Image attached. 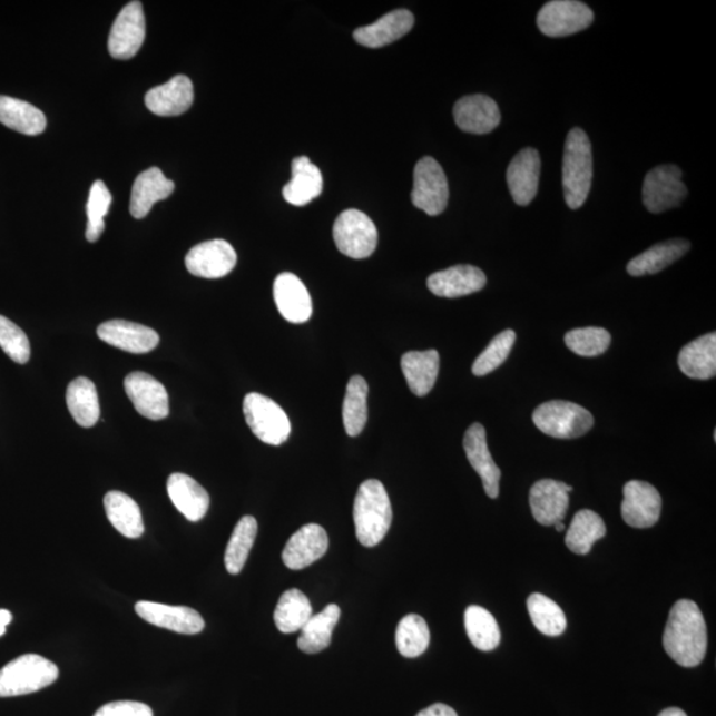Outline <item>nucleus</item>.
Here are the masks:
<instances>
[{"mask_svg": "<svg viewBox=\"0 0 716 716\" xmlns=\"http://www.w3.org/2000/svg\"><path fill=\"white\" fill-rule=\"evenodd\" d=\"M464 627L472 645L482 651L497 649L500 644L499 625L489 610L478 605L465 609Z\"/></svg>", "mask_w": 716, "mask_h": 716, "instance_id": "40", "label": "nucleus"}, {"mask_svg": "<svg viewBox=\"0 0 716 716\" xmlns=\"http://www.w3.org/2000/svg\"><path fill=\"white\" fill-rule=\"evenodd\" d=\"M0 347L17 364L24 365L31 357L30 340L11 320L0 316Z\"/></svg>", "mask_w": 716, "mask_h": 716, "instance_id": "46", "label": "nucleus"}, {"mask_svg": "<svg viewBox=\"0 0 716 716\" xmlns=\"http://www.w3.org/2000/svg\"><path fill=\"white\" fill-rule=\"evenodd\" d=\"M533 423L552 438L572 440L586 435L594 428V415L586 408L569 401H549L534 410Z\"/></svg>", "mask_w": 716, "mask_h": 716, "instance_id": "5", "label": "nucleus"}, {"mask_svg": "<svg viewBox=\"0 0 716 716\" xmlns=\"http://www.w3.org/2000/svg\"><path fill=\"white\" fill-rule=\"evenodd\" d=\"M243 413L248 428L262 442L279 447L288 440V415L274 400L259 393H249L243 401Z\"/></svg>", "mask_w": 716, "mask_h": 716, "instance_id": "6", "label": "nucleus"}, {"mask_svg": "<svg viewBox=\"0 0 716 716\" xmlns=\"http://www.w3.org/2000/svg\"><path fill=\"white\" fill-rule=\"evenodd\" d=\"M136 614L155 627L179 632V635H198L205 629V620L197 610L187 607L138 601Z\"/></svg>", "mask_w": 716, "mask_h": 716, "instance_id": "15", "label": "nucleus"}, {"mask_svg": "<svg viewBox=\"0 0 716 716\" xmlns=\"http://www.w3.org/2000/svg\"><path fill=\"white\" fill-rule=\"evenodd\" d=\"M485 283L488 277L481 268L461 264L430 275L428 287L435 296L455 298L482 291Z\"/></svg>", "mask_w": 716, "mask_h": 716, "instance_id": "22", "label": "nucleus"}, {"mask_svg": "<svg viewBox=\"0 0 716 716\" xmlns=\"http://www.w3.org/2000/svg\"><path fill=\"white\" fill-rule=\"evenodd\" d=\"M541 161L539 151L532 148L520 150L507 169V184L513 200L528 206L539 190Z\"/></svg>", "mask_w": 716, "mask_h": 716, "instance_id": "21", "label": "nucleus"}, {"mask_svg": "<svg viewBox=\"0 0 716 716\" xmlns=\"http://www.w3.org/2000/svg\"><path fill=\"white\" fill-rule=\"evenodd\" d=\"M658 716H687V715L684 710H680V708L670 707V708H666V710L660 713Z\"/></svg>", "mask_w": 716, "mask_h": 716, "instance_id": "50", "label": "nucleus"}, {"mask_svg": "<svg viewBox=\"0 0 716 716\" xmlns=\"http://www.w3.org/2000/svg\"><path fill=\"white\" fill-rule=\"evenodd\" d=\"M59 667L38 655H24L0 669V698L40 692L59 678Z\"/></svg>", "mask_w": 716, "mask_h": 716, "instance_id": "4", "label": "nucleus"}, {"mask_svg": "<svg viewBox=\"0 0 716 716\" xmlns=\"http://www.w3.org/2000/svg\"><path fill=\"white\" fill-rule=\"evenodd\" d=\"M194 88L189 78L178 75L164 86L149 90L145 96L146 107L151 114L161 117L180 116L190 109Z\"/></svg>", "mask_w": 716, "mask_h": 716, "instance_id": "23", "label": "nucleus"}, {"mask_svg": "<svg viewBox=\"0 0 716 716\" xmlns=\"http://www.w3.org/2000/svg\"><path fill=\"white\" fill-rule=\"evenodd\" d=\"M555 527H556V531H558V532H562V531L566 530V526L562 524L561 521H560V523H556Z\"/></svg>", "mask_w": 716, "mask_h": 716, "instance_id": "51", "label": "nucleus"}, {"mask_svg": "<svg viewBox=\"0 0 716 716\" xmlns=\"http://www.w3.org/2000/svg\"><path fill=\"white\" fill-rule=\"evenodd\" d=\"M687 187L683 170L676 165H660L646 174L643 186L644 205L653 214H660L683 204Z\"/></svg>", "mask_w": 716, "mask_h": 716, "instance_id": "9", "label": "nucleus"}, {"mask_svg": "<svg viewBox=\"0 0 716 716\" xmlns=\"http://www.w3.org/2000/svg\"><path fill=\"white\" fill-rule=\"evenodd\" d=\"M168 493L176 509L190 521L204 519L210 507V497L207 491L196 479L180 472L169 477Z\"/></svg>", "mask_w": 716, "mask_h": 716, "instance_id": "27", "label": "nucleus"}, {"mask_svg": "<svg viewBox=\"0 0 716 716\" xmlns=\"http://www.w3.org/2000/svg\"><path fill=\"white\" fill-rule=\"evenodd\" d=\"M607 534L599 513L590 510H581L576 513L571 527L567 532L566 545L573 553L588 555L597 540Z\"/></svg>", "mask_w": 716, "mask_h": 716, "instance_id": "36", "label": "nucleus"}, {"mask_svg": "<svg viewBox=\"0 0 716 716\" xmlns=\"http://www.w3.org/2000/svg\"><path fill=\"white\" fill-rule=\"evenodd\" d=\"M145 35L143 3L136 0L125 6L115 20L108 40L110 57L117 60L134 59L144 45Z\"/></svg>", "mask_w": 716, "mask_h": 716, "instance_id": "11", "label": "nucleus"}, {"mask_svg": "<svg viewBox=\"0 0 716 716\" xmlns=\"http://www.w3.org/2000/svg\"><path fill=\"white\" fill-rule=\"evenodd\" d=\"M663 510V498L650 483L630 481L624 485L621 513L625 523L632 528H650L657 523Z\"/></svg>", "mask_w": 716, "mask_h": 716, "instance_id": "14", "label": "nucleus"}, {"mask_svg": "<svg viewBox=\"0 0 716 716\" xmlns=\"http://www.w3.org/2000/svg\"><path fill=\"white\" fill-rule=\"evenodd\" d=\"M412 202L416 208L430 217H437L447 210L449 184L447 174L434 158L423 157L414 169Z\"/></svg>", "mask_w": 716, "mask_h": 716, "instance_id": "8", "label": "nucleus"}, {"mask_svg": "<svg viewBox=\"0 0 716 716\" xmlns=\"http://www.w3.org/2000/svg\"><path fill=\"white\" fill-rule=\"evenodd\" d=\"M401 367L410 392L416 398H425L440 373V353L435 350L408 352L401 359Z\"/></svg>", "mask_w": 716, "mask_h": 716, "instance_id": "29", "label": "nucleus"}, {"mask_svg": "<svg viewBox=\"0 0 716 716\" xmlns=\"http://www.w3.org/2000/svg\"><path fill=\"white\" fill-rule=\"evenodd\" d=\"M328 534L322 526L307 524L292 534L288 543L283 549L284 565L292 571H301L314 565L328 551Z\"/></svg>", "mask_w": 716, "mask_h": 716, "instance_id": "16", "label": "nucleus"}, {"mask_svg": "<svg viewBox=\"0 0 716 716\" xmlns=\"http://www.w3.org/2000/svg\"><path fill=\"white\" fill-rule=\"evenodd\" d=\"M256 534H258V521L254 517H243L235 526L225 553V566L228 573L239 575L245 568Z\"/></svg>", "mask_w": 716, "mask_h": 716, "instance_id": "39", "label": "nucleus"}, {"mask_svg": "<svg viewBox=\"0 0 716 716\" xmlns=\"http://www.w3.org/2000/svg\"><path fill=\"white\" fill-rule=\"evenodd\" d=\"M690 249V243L685 239H670L646 249L643 254L636 256L628 264V273L631 276L655 275L666 267L671 266L674 262L683 258Z\"/></svg>", "mask_w": 716, "mask_h": 716, "instance_id": "32", "label": "nucleus"}, {"mask_svg": "<svg viewBox=\"0 0 716 716\" xmlns=\"http://www.w3.org/2000/svg\"><path fill=\"white\" fill-rule=\"evenodd\" d=\"M312 616V605L302 590L290 589L281 597L274 614L276 628L284 635L302 630Z\"/></svg>", "mask_w": 716, "mask_h": 716, "instance_id": "37", "label": "nucleus"}, {"mask_svg": "<svg viewBox=\"0 0 716 716\" xmlns=\"http://www.w3.org/2000/svg\"><path fill=\"white\" fill-rule=\"evenodd\" d=\"M416 716H458V714L448 705L435 704L420 712Z\"/></svg>", "mask_w": 716, "mask_h": 716, "instance_id": "48", "label": "nucleus"}, {"mask_svg": "<svg viewBox=\"0 0 716 716\" xmlns=\"http://www.w3.org/2000/svg\"><path fill=\"white\" fill-rule=\"evenodd\" d=\"M414 17L408 10L386 13L377 22L360 27L353 32L354 40L367 48H381L394 43L413 29Z\"/></svg>", "mask_w": 716, "mask_h": 716, "instance_id": "25", "label": "nucleus"}, {"mask_svg": "<svg viewBox=\"0 0 716 716\" xmlns=\"http://www.w3.org/2000/svg\"><path fill=\"white\" fill-rule=\"evenodd\" d=\"M528 614L537 629L549 637L561 636L567 629L565 611L558 604L541 594H533L527 600Z\"/></svg>", "mask_w": 716, "mask_h": 716, "instance_id": "41", "label": "nucleus"}, {"mask_svg": "<svg viewBox=\"0 0 716 716\" xmlns=\"http://www.w3.org/2000/svg\"><path fill=\"white\" fill-rule=\"evenodd\" d=\"M516 342L517 333L512 330H506L499 333V335L492 339L489 346L479 354L474 365H472V373H474L477 377H483V375L497 371L498 367L502 366L506 360L509 359Z\"/></svg>", "mask_w": 716, "mask_h": 716, "instance_id": "44", "label": "nucleus"}, {"mask_svg": "<svg viewBox=\"0 0 716 716\" xmlns=\"http://www.w3.org/2000/svg\"><path fill=\"white\" fill-rule=\"evenodd\" d=\"M463 448L472 469H474L482 479L485 493H488L489 498L497 499L499 497V482L500 477H502V471H500L498 464L491 457L485 429L481 423H472L468 431H465Z\"/></svg>", "mask_w": 716, "mask_h": 716, "instance_id": "19", "label": "nucleus"}, {"mask_svg": "<svg viewBox=\"0 0 716 716\" xmlns=\"http://www.w3.org/2000/svg\"><path fill=\"white\" fill-rule=\"evenodd\" d=\"M679 370L693 380H710L716 374V335L707 333L683 347Z\"/></svg>", "mask_w": 716, "mask_h": 716, "instance_id": "30", "label": "nucleus"}, {"mask_svg": "<svg viewBox=\"0 0 716 716\" xmlns=\"http://www.w3.org/2000/svg\"><path fill=\"white\" fill-rule=\"evenodd\" d=\"M356 537L364 547H375L392 526L391 499L380 481L370 479L360 485L353 507Z\"/></svg>", "mask_w": 716, "mask_h": 716, "instance_id": "2", "label": "nucleus"}, {"mask_svg": "<svg viewBox=\"0 0 716 716\" xmlns=\"http://www.w3.org/2000/svg\"><path fill=\"white\" fill-rule=\"evenodd\" d=\"M97 336L104 343L135 354L149 353L156 350L159 343V336L155 330L127 320H110L102 323L97 328Z\"/></svg>", "mask_w": 716, "mask_h": 716, "instance_id": "18", "label": "nucleus"}, {"mask_svg": "<svg viewBox=\"0 0 716 716\" xmlns=\"http://www.w3.org/2000/svg\"><path fill=\"white\" fill-rule=\"evenodd\" d=\"M112 200V194H110L107 185L102 180H96L90 187L87 204L88 224L86 236L89 243L99 241L104 229H106L104 218L107 217Z\"/></svg>", "mask_w": 716, "mask_h": 716, "instance_id": "43", "label": "nucleus"}, {"mask_svg": "<svg viewBox=\"0 0 716 716\" xmlns=\"http://www.w3.org/2000/svg\"><path fill=\"white\" fill-rule=\"evenodd\" d=\"M125 392L137 412L150 421H161L169 415V394L165 386L144 372H134L124 381Z\"/></svg>", "mask_w": 716, "mask_h": 716, "instance_id": "13", "label": "nucleus"}, {"mask_svg": "<svg viewBox=\"0 0 716 716\" xmlns=\"http://www.w3.org/2000/svg\"><path fill=\"white\" fill-rule=\"evenodd\" d=\"M611 343L610 333L597 326L579 328L568 332L566 344L573 353L581 357H597L608 351Z\"/></svg>", "mask_w": 716, "mask_h": 716, "instance_id": "45", "label": "nucleus"}, {"mask_svg": "<svg viewBox=\"0 0 716 716\" xmlns=\"http://www.w3.org/2000/svg\"><path fill=\"white\" fill-rule=\"evenodd\" d=\"M333 239L339 252L347 258L366 259L377 247L379 233L366 214L351 208L339 215L333 226Z\"/></svg>", "mask_w": 716, "mask_h": 716, "instance_id": "7", "label": "nucleus"}, {"mask_svg": "<svg viewBox=\"0 0 716 716\" xmlns=\"http://www.w3.org/2000/svg\"><path fill=\"white\" fill-rule=\"evenodd\" d=\"M595 13L577 0H552L539 11L538 27L549 38H565L594 23Z\"/></svg>", "mask_w": 716, "mask_h": 716, "instance_id": "10", "label": "nucleus"}, {"mask_svg": "<svg viewBox=\"0 0 716 716\" xmlns=\"http://www.w3.org/2000/svg\"><path fill=\"white\" fill-rule=\"evenodd\" d=\"M454 118L458 128L471 135H488L502 120L498 104L485 95L462 97L454 106Z\"/></svg>", "mask_w": 716, "mask_h": 716, "instance_id": "20", "label": "nucleus"}, {"mask_svg": "<svg viewBox=\"0 0 716 716\" xmlns=\"http://www.w3.org/2000/svg\"><path fill=\"white\" fill-rule=\"evenodd\" d=\"M323 176L308 157H297L292 161V179L283 187V197L290 205L305 206L323 192Z\"/></svg>", "mask_w": 716, "mask_h": 716, "instance_id": "28", "label": "nucleus"}, {"mask_svg": "<svg viewBox=\"0 0 716 716\" xmlns=\"http://www.w3.org/2000/svg\"><path fill=\"white\" fill-rule=\"evenodd\" d=\"M0 122L26 136L41 135L47 127V118L40 109L9 96H0Z\"/></svg>", "mask_w": 716, "mask_h": 716, "instance_id": "33", "label": "nucleus"}, {"mask_svg": "<svg viewBox=\"0 0 716 716\" xmlns=\"http://www.w3.org/2000/svg\"><path fill=\"white\" fill-rule=\"evenodd\" d=\"M235 249L224 239H214L199 243L186 255L187 271L194 276L204 279H220L232 273L236 266Z\"/></svg>", "mask_w": 716, "mask_h": 716, "instance_id": "12", "label": "nucleus"}, {"mask_svg": "<svg viewBox=\"0 0 716 716\" xmlns=\"http://www.w3.org/2000/svg\"><path fill=\"white\" fill-rule=\"evenodd\" d=\"M94 716H153V710L141 702L117 700L104 705Z\"/></svg>", "mask_w": 716, "mask_h": 716, "instance_id": "47", "label": "nucleus"}, {"mask_svg": "<svg viewBox=\"0 0 716 716\" xmlns=\"http://www.w3.org/2000/svg\"><path fill=\"white\" fill-rule=\"evenodd\" d=\"M342 610L336 604H331L317 615H312L307 624L302 628V635L297 639L298 649L307 655H316L331 645L332 632L335 630Z\"/></svg>", "mask_w": 716, "mask_h": 716, "instance_id": "35", "label": "nucleus"}, {"mask_svg": "<svg viewBox=\"0 0 716 716\" xmlns=\"http://www.w3.org/2000/svg\"><path fill=\"white\" fill-rule=\"evenodd\" d=\"M573 489L552 479H541L530 491V506L534 520L541 526H555L566 518L569 492Z\"/></svg>", "mask_w": 716, "mask_h": 716, "instance_id": "17", "label": "nucleus"}, {"mask_svg": "<svg viewBox=\"0 0 716 716\" xmlns=\"http://www.w3.org/2000/svg\"><path fill=\"white\" fill-rule=\"evenodd\" d=\"M664 648L680 666H698L706 657L707 628L698 605L679 600L670 610L664 632Z\"/></svg>", "mask_w": 716, "mask_h": 716, "instance_id": "1", "label": "nucleus"}, {"mask_svg": "<svg viewBox=\"0 0 716 716\" xmlns=\"http://www.w3.org/2000/svg\"><path fill=\"white\" fill-rule=\"evenodd\" d=\"M176 185L166 178L161 169L145 170L135 180L130 197V214L136 219H144L158 200L168 199Z\"/></svg>", "mask_w": 716, "mask_h": 716, "instance_id": "26", "label": "nucleus"}, {"mask_svg": "<svg viewBox=\"0 0 716 716\" xmlns=\"http://www.w3.org/2000/svg\"><path fill=\"white\" fill-rule=\"evenodd\" d=\"M430 644L428 624L419 615L402 618L395 631V645L403 657L415 658L426 651Z\"/></svg>", "mask_w": 716, "mask_h": 716, "instance_id": "42", "label": "nucleus"}, {"mask_svg": "<svg viewBox=\"0 0 716 716\" xmlns=\"http://www.w3.org/2000/svg\"><path fill=\"white\" fill-rule=\"evenodd\" d=\"M367 393H370V386L361 375H354L347 382L343 403V422L346 434L350 437L360 435L366 425Z\"/></svg>", "mask_w": 716, "mask_h": 716, "instance_id": "38", "label": "nucleus"}, {"mask_svg": "<svg viewBox=\"0 0 716 716\" xmlns=\"http://www.w3.org/2000/svg\"><path fill=\"white\" fill-rule=\"evenodd\" d=\"M274 298L281 315L292 324H303L312 316V298L307 287L294 274L283 273L274 283Z\"/></svg>", "mask_w": 716, "mask_h": 716, "instance_id": "24", "label": "nucleus"}, {"mask_svg": "<svg viewBox=\"0 0 716 716\" xmlns=\"http://www.w3.org/2000/svg\"><path fill=\"white\" fill-rule=\"evenodd\" d=\"M12 621V615L9 610L0 609V637L6 632L7 625Z\"/></svg>", "mask_w": 716, "mask_h": 716, "instance_id": "49", "label": "nucleus"}, {"mask_svg": "<svg viewBox=\"0 0 716 716\" xmlns=\"http://www.w3.org/2000/svg\"><path fill=\"white\" fill-rule=\"evenodd\" d=\"M104 507L110 524L128 539L141 538L145 532L140 506L127 493L110 491L104 498Z\"/></svg>", "mask_w": 716, "mask_h": 716, "instance_id": "31", "label": "nucleus"}, {"mask_svg": "<svg viewBox=\"0 0 716 716\" xmlns=\"http://www.w3.org/2000/svg\"><path fill=\"white\" fill-rule=\"evenodd\" d=\"M67 406L81 428H92L100 419V402L96 385L87 377L75 379L67 389Z\"/></svg>", "mask_w": 716, "mask_h": 716, "instance_id": "34", "label": "nucleus"}, {"mask_svg": "<svg viewBox=\"0 0 716 716\" xmlns=\"http://www.w3.org/2000/svg\"><path fill=\"white\" fill-rule=\"evenodd\" d=\"M594 179L592 144L580 128L567 136L562 158V189L569 208L577 210L586 204Z\"/></svg>", "mask_w": 716, "mask_h": 716, "instance_id": "3", "label": "nucleus"}]
</instances>
